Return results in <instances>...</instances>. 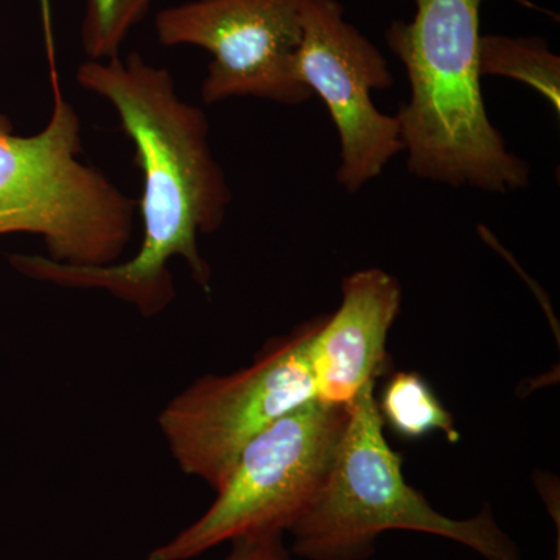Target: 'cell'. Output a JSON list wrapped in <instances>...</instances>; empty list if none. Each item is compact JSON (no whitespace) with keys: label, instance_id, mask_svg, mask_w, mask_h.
Masks as SVG:
<instances>
[{"label":"cell","instance_id":"obj_12","mask_svg":"<svg viewBox=\"0 0 560 560\" xmlns=\"http://www.w3.org/2000/svg\"><path fill=\"white\" fill-rule=\"evenodd\" d=\"M153 0H86L81 46L90 60H109L132 28L149 13Z\"/></svg>","mask_w":560,"mask_h":560},{"label":"cell","instance_id":"obj_11","mask_svg":"<svg viewBox=\"0 0 560 560\" xmlns=\"http://www.w3.org/2000/svg\"><path fill=\"white\" fill-rule=\"evenodd\" d=\"M377 407L383 422L401 438L420 440L441 431L448 441L459 440L455 419L418 372L394 374L383 388Z\"/></svg>","mask_w":560,"mask_h":560},{"label":"cell","instance_id":"obj_7","mask_svg":"<svg viewBox=\"0 0 560 560\" xmlns=\"http://www.w3.org/2000/svg\"><path fill=\"white\" fill-rule=\"evenodd\" d=\"M304 0H189L154 18L165 47L194 46L212 55L201 84L208 105L259 98L296 106L313 94L298 80Z\"/></svg>","mask_w":560,"mask_h":560},{"label":"cell","instance_id":"obj_3","mask_svg":"<svg viewBox=\"0 0 560 560\" xmlns=\"http://www.w3.org/2000/svg\"><path fill=\"white\" fill-rule=\"evenodd\" d=\"M50 81L54 105L43 130L14 135L0 113V235H38L58 264H117L135 234L136 201L81 160L80 116L54 65Z\"/></svg>","mask_w":560,"mask_h":560},{"label":"cell","instance_id":"obj_2","mask_svg":"<svg viewBox=\"0 0 560 560\" xmlns=\"http://www.w3.org/2000/svg\"><path fill=\"white\" fill-rule=\"evenodd\" d=\"M485 0H416L410 22L394 21L386 44L399 58L410 101L397 119L416 178L510 194L529 184V165L508 150L486 110L480 73Z\"/></svg>","mask_w":560,"mask_h":560},{"label":"cell","instance_id":"obj_4","mask_svg":"<svg viewBox=\"0 0 560 560\" xmlns=\"http://www.w3.org/2000/svg\"><path fill=\"white\" fill-rule=\"evenodd\" d=\"M375 383L350 405L329 478L311 511L290 530L293 555L307 560H366L386 530L433 534L486 560H522L517 544L486 506L467 521L447 517L405 481L404 458L383 433Z\"/></svg>","mask_w":560,"mask_h":560},{"label":"cell","instance_id":"obj_8","mask_svg":"<svg viewBox=\"0 0 560 560\" xmlns=\"http://www.w3.org/2000/svg\"><path fill=\"white\" fill-rule=\"evenodd\" d=\"M301 28L298 80L326 103L340 138L338 184L357 194L404 151L399 119L372 102V92L394 86L393 73L338 0H304Z\"/></svg>","mask_w":560,"mask_h":560},{"label":"cell","instance_id":"obj_5","mask_svg":"<svg viewBox=\"0 0 560 560\" xmlns=\"http://www.w3.org/2000/svg\"><path fill=\"white\" fill-rule=\"evenodd\" d=\"M349 410L312 401L245 445L208 511L147 560H189L226 541L283 536L329 478Z\"/></svg>","mask_w":560,"mask_h":560},{"label":"cell","instance_id":"obj_10","mask_svg":"<svg viewBox=\"0 0 560 560\" xmlns=\"http://www.w3.org/2000/svg\"><path fill=\"white\" fill-rule=\"evenodd\" d=\"M480 73L522 81L547 98L559 114L560 58L540 36L481 35Z\"/></svg>","mask_w":560,"mask_h":560},{"label":"cell","instance_id":"obj_6","mask_svg":"<svg viewBox=\"0 0 560 560\" xmlns=\"http://www.w3.org/2000/svg\"><path fill=\"white\" fill-rule=\"evenodd\" d=\"M320 320L275 338L241 371L198 378L165 405L158 422L184 474L220 489L250 440L316 401L308 345Z\"/></svg>","mask_w":560,"mask_h":560},{"label":"cell","instance_id":"obj_9","mask_svg":"<svg viewBox=\"0 0 560 560\" xmlns=\"http://www.w3.org/2000/svg\"><path fill=\"white\" fill-rule=\"evenodd\" d=\"M342 300L331 316H323L308 345V363L316 401L346 408L364 386L390 370L386 340L400 312L399 280L381 268L346 276Z\"/></svg>","mask_w":560,"mask_h":560},{"label":"cell","instance_id":"obj_1","mask_svg":"<svg viewBox=\"0 0 560 560\" xmlns=\"http://www.w3.org/2000/svg\"><path fill=\"white\" fill-rule=\"evenodd\" d=\"M75 80L113 106L135 145L143 178L142 242L130 260L105 267H72L46 256H11L10 264L27 278L65 289L108 291L140 315H160L176 298L168 268L176 257L209 291L212 271L198 237L220 230L232 202L226 173L210 149L208 116L179 97L171 70L150 65L136 51L84 61Z\"/></svg>","mask_w":560,"mask_h":560},{"label":"cell","instance_id":"obj_13","mask_svg":"<svg viewBox=\"0 0 560 560\" xmlns=\"http://www.w3.org/2000/svg\"><path fill=\"white\" fill-rule=\"evenodd\" d=\"M231 545L230 555L223 560H291L283 536L250 537Z\"/></svg>","mask_w":560,"mask_h":560}]
</instances>
